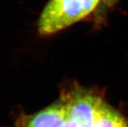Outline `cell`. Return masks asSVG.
Segmentation results:
<instances>
[{
	"label": "cell",
	"mask_w": 128,
	"mask_h": 127,
	"mask_svg": "<svg viewBox=\"0 0 128 127\" xmlns=\"http://www.w3.org/2000/svg\"><path fill=\"white\" fill-rule=\"evenodd\" d=\"M61 127H80L77 123H76L74 121H71L70 119H67V120L65 121Z\"/></svg>",
	"instance_id": "6"
},
{
	"label": "cell",
	"mask_w": 128,
	"mask_h": 127,
	"mask_svg": "<svg viewBox=\"0 0 128 127\" xmlns=\"http://www.w3.org/2000/svg\"><path fill=\"white\" fill-rule=\"evenodd\" d=\"M101 1L50 0L39 18V33L50 35L66 29L90 14Z\"/></svg>",
	"instance_id": "1"
},
{
	"label": "cell",
	"mask_w": 128,
	"mask_h": 127,
	"mask_svg": "<svg viewBox=\"0 0 128 127\" xmlns=\"http://www.w3.org/2000/svg\"><path fill=\"white\" fill-rule=\"evenodd\" d=\"M92 127H128V120L103 101L96 111Z\"/></svg>",
	"instance_id": "4"
},
{
	"label": "cell",
	"mask_w": 128,
	"mask_h": 127,
	"mask_svg": "<svg viewBox=\"0 0 128 127\" xmlns=\"http://www.w3.org/2000/svg\"><path fill=\"white\" fill-rule=\"evenodd\" d=\"M68 108V119L80 127H92L98 108L104 100L83 88H75L62 95Z\"/></svg>",
	"instance_id": "2"
},
{
	"label": "cell",
	"mask_w": 128,
	"mask_h": 127,
	"mask_svg": "<svg viewBox=\"0 0 128 127\" xmlns=\"http://www.w3.org/2000/svg\"><path fill=\"white\" fill-rule=\"evenodd\" d=\"M118 1L119 0H102L101 2L102 3L103 6H107V7H111L114 4H116Z\"/></svg>",
	"instance_id": "5"
},
{
	"label": "cell",
	"mask_w": 128,
	"mask_h": 127,
	"mask_svg": "<svg viewBox=\"0 0 128 127\" xmlns=\"http://www.w3.org/2000/svg\"><path fill=\"white\" fill-rule=\"evenodd\" d=\"M68 119V108L64 99H60L34 115H24L16 127H61Z\"/></svg>",
	"instance_id": "3"
}]
</instances>
